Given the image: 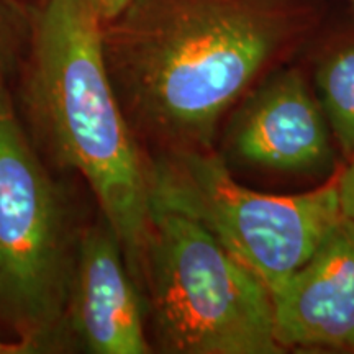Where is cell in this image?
Masks as SVG:
<instances>
[{
    "label": "cell",
    "mask_w": 354,
    "mask_h": 354,
    "mask_svg": "<svg viewBox=\"0 0 354 354\" xmlns=\"http://www.w3.org/2000/svg\"><path fill=\"white\" fill-rule=\"evenodd\" d=\"M151 205L201 223L271 295L343 215L336 180L305 194L268 196L238 184L212 149L161 153L151 161Z\"/></svg>",
    "instance_id": "4"
},
{
    "label": "cell",
    "mask_w": 354,
    "mask_h": 354,
    "mask_svg": "<svg viewBox=\"0 0 354 354\" xmlns=\"http://www.w3.org/2000/svg\"><path fill=\"white\" fill-rule=\"evenodd\" d=\"M272 304L276 338L284 349L354 351V220L342 215Z\"/></svg>",
    "instance_id": "8"
},
{
    "label": "cell",
    "mask_w": 354,
    "mask_h": 354,
    "mask_svg": "<svg viewBox=\"0 0 354 354\" xmlns=\"http://www.w3.org/2000/svg\"><path fill=\"white\" fill-rule=\"evenodd\" d=\"M318 24L317 0H133L102 41L138 140L189 151L212 149L234 102Z\"/></svg>",
    "instance_id": "1"
},
{
    "label": "cell",
    "mask_w": 354,
    "mask_h": 354,
    "mask_svg": "<svg viewBox=\"0 0 354 354\" xmlns=\"http://www.w3.org/2000/svg\"><path fill=\"white\" fill-rule=\"evenodd\" d=\"M348 2H349V3H351V6L354 7V0H348Z\"/></svg>",
    "instance_id": "14"
},
{
    "label": "cell",
    "mask_w": 354,
    "mask_h": 354,
    "mask_svg": "<svg viewBox=\"0 0 354 354\" xmlns=\"http://www.w3.org/2000/svg\"><path fill=\"white\" fill-rule=\"evenodd\" d=\"M349 158H351V161H349L346 169L343 171V174L336 180V189H338L342 214L354 220V151Z\"/></svg>",
    "instance_id": "11"
},
{
    "label": "cell",
    "mask_w": 354,
    "mask_h": 354,
    "mask_svg": "<svg viewBox=\"0 0 354 354\" xmlns=\"http://www.w3.org/2000/svg\"><path fill=\"white\" fill-rule=\"evenodd\" d=\"M32 0H0V79L19 71L32 30Z\"/></svg>",
    "instance_id": "10"
},
{
    "label": "cell",
    "mask_w": 354,
    "mask_h": 354,
    "mask_svg": "<svg viewBox=\"0 0 354 354\" xmlns=\"http://www.w3.org/2000/svg\"><path fill=\"white\" fill-rule=\"evenodd\" d=\"M230 154L274 171H315L331 159L330 133L320 102L299 69L264 79L230 122Z\"/></svg>",
    "instance_id": "6"
},
{
    "label": "cell",
    "mask_w": 354,
    "mask_h": 354,
    "mask_svg": "<svg viewBox=\"0 0 354 354\" xmlns=\"http://www.w3.org/2000/svg\"><path fill=\"white\" fill-rule=\"evenodd\" d=\"M38 353L35 344L26 342L24 338H17L8 342V339L0 338V354H30Z\"/></svg>",
    "instance_id": "13"
},
{
    "label": "cell",
    "mask_w": 354,
    "mask_h": 354,
    "mask_svg": "<svg viewBox=\"0 0 354 354\" xmlns=\"http://www.w3.org/2000/svg\"><path fill=\"white\" fill-rule=\"evenodd\" d=\"M32 2H37V0H32Z\"/></svg>",
    "instance_id": "15"
},
{
    "label": "cell",
    "mask_w": 354,
    "mask_h": 354,
    "mask_svg": "<svg viewBox=\"0 0 354 354\" xmlns=\"http://www.w3.org/2000/svg\"><path fill=\"white\" fill-rule=\"evenodd\" d=\"M76 248L63 194L0 79V317L38 351L66 326Z\"/></svg>",
    "instance_id": "5"
},
{
    "label": "cell",
    "mask_w": 354,
    "mask_h": 354,
    "mask_svg": "<svg viewBox=\"0 0 354 354\" xmlns=\"http://www.w3.org/2000/svg\"><path fill=\"white\" fill-rule=\"evenodd\" d=\"M317 88L326 122L346 156L354 151V38L336 41L317 64Z\"/></svg>",
    "instance_id": "9"
},
{
    "label": "cell",
    "mask_w": 354,
    "mask_h": 354,
    "mask_svg": "<svg viewBox=\"0 0 354 354\" xmlns=\"http://www.w3.org/2000/svg\"><path fill=\"white\" fill-rule=\"evenodd\" d=\"M66 326L94 354L151 353L141 290L105 220L87 228L77 241Z\"/></svg>",
    "instance_id": "7"
},
{
    "label": "cell",
    "mask_w": 354,
    "mask_h": 354,
    "mask_svg": "<svg viewBox=\"0 0 354 354\" xmlns=\"http://www.w3.org/2000/svg\"><path fill=\"white\" fill-rule=\"evenodd\" d=\"M131 2L133 0H88L92 10L99 17L102 25L117 19Z\"/></svg>",
    "instance_id": "12"
},
{
    "label": "cell",
    "mask_w": 354,
    "mask_h": 354,
    "mask_svg": "<svg viewBox=\"0 0 354 354\" xmlns=\"http://www.w3.org/2000/svg\"><path fill=\"white\" fill-rule=\"evenodd\" d=\"M26 110L53 158L79 172L145 292L151 161L110 79L102 21L88 0H37L21 59Z\"/></svg>",
    "instance_id": "2"
},
{
    "label": "cell",
    "mask_w": 354,
    "mask_h": 354,
    "mask_svg": "<svg viewBox=\"0 0 354 354\" xmlns=\"http://www.w3.org/2000/svg\"><path fill=\"white\" fill-rule=\"evenodd\" d=\"M145 292L159 348L172 354H279L272 295L201 223L151 205Z\"/></svg>",
    "instance_id": "3"
}]
</instances>
